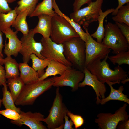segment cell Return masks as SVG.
Instances as JSON below:
<instances>
[{
	"instance_id": "obj_1",
	"label": "cell",
	"mask_w": 129,
	"mask_h": 129,
	"mask_svg": "<svg viewBox=\"0 0 129 129\" xmlns=\"http://www.w3.org/2000/svg\"><path fill=\"white\" fill-rule=\"evenodd\" d=\"M108 56L102 61L100 59L95 60L86 67L103 83H105L106 81L120 83L121 81L128 77L127 72L118 65L115 67L114 70L111 69L107 61Z\"/></svg>"
},
{
	"instance_id": "obj_2",
	"label": "cell",
	"mask_w": 129,
	"mask_h": 129,
	"mask_svg": "<svg viewBox=\"0 0 129 129\" xmlns=\"http://www.w3.org/2000/svg\"><path fill=\"white\" fill-rule=\"evenodd\" d=\"M54 82L52 77L25 84L15 104L17 106L32 105L38 97L51 87Z\"/></svg>"
},
{
	"instance_id": "obj_3",
	"label": "cell",
	"mask_w": 129,
	"mask_h": 129,
	"mask_svg": "<svg viewBox=\"0 0 129 129\" xmlns=\"http://www.w3.org/2000/svg\"><path fill=\"white\" fill-rule=\"evenodd\" d=\"M63 53L73 67L82 71L86 59L85 42L79 36L73 37L63 44Z\"/></svg>"
},
{
	"instance_id": "obj_4",
	"label": "cell",
	"mask_w": 129,
	"mask_h": 129,
	"mask_svg": "<svg viewBox=\"0 0 129 129\" xmlns=\"http://www.w3.org/2000/svg\"><path fill=\"white\" fill-rule=\"evenodd\" d=\"M105 35L102 43L115 54L129 50V44L116 24L108 22L105 25Z\"/></svg>"
},
{
	"instance_id": "obj_5",
	"label": "cell",
	"mask_w": 129,
	"mask_h": 129,
	"mask_svg": "<svg viewBox=\"0 0 129 129\" xmlns=\"http://www.w3.org/2000/svg\"><path fill=\"white\" fill-rule=\"evenodd\" d=\"M79 36L75 29L64 17L57 14L52 17L50 37L57 44H62L74 37Z\"/></svg>"
},
{
	"instance_id": "obj_6",
	"label": "cell",
	"mask_w": 129,
	"mask_h": 129,
	"mask_svg": "<svg viewBox=\"0 0 129 129\" xmlns=\"http://www.w3.org/2000/svg\"><path fill=\"white\" fill-rule=\"evenodd\" d=\"M104 0L91 1L86 7L74 11L70 14V18L84 29L87 28L91 23L97 21Z\"/></svg>"
},
{
	"instance_id": "obj_7",
	"label": "cell",
	"mask_w": 129,
	"mask_h": 129,
	"mask_svg": "<svg viewBox=\"0 0 129 129\" xmlns=\"http://www.w3.org/2000/svg\"><path fill=\"white\" fill-rule=\"evenodd\" d=\"M55 97L49 114L43 121L47 124L48 129H56L64 124V117L68 110L63 102L59 87H57Z\"/></svg>"
},
{
	"instance_id": "obj_8",
	"label": "cell",
	"mask_w": 129,
	"mask_h": 129,
	"mask_svg": "<svg viewBox=\"0 0 129 129\" xmlns=\"http://www.w3.org/2000/svg\"><path fill=\"white\" fill-rule=\"evenodd\" d=\"M127 106V103H125L113 114L100 113L97 115V118L95 119V122L100 129H116L120 122L129 119V115L126 111Z\"/></svg>"
},
{
	"instance_id": "obj_9",
	"label": "cell",
	"mask_w": 129,
	"mask_h": 129,
	"mask_svg": "<svg viewBox=\"0 0 129 129\" xmlns=\"http://www.w3.org/2000/svg\"><path fill=\"white\" fill-rule=\"evenodd\" d=\"M84 29L87 35L85 42V67L95 60L104 59L108 56L110 50L102 42L99 43L94 40L89 33L87 28Z\"/></svg>"
},
{
	"instance_id": "obj_10",
	"label": "cell",
	"mask_w": 129,
	"mask_h": 129,
	"mask_svg": "<svg viewBox=\"0 0 129 129\" xmlns=\"http://www.w3.org/2000/svg\"><path fill=\"white\" fill-rule=\"evenodd\" d=\"M40 42L43 46L41 54L45 59L53 60L69 67H73L72 64L67 60L64 55L63 44L56 43L50 38H45L43 37Z\"/></svg>"
},
{
	"instance_id": "obj_11",
	"label": "cell",
	"mask_w": 129,
	"mask_h": 129,
	"mask_svg": "<svg viewBox=\"0 0 129 129\" xmlns=\"http://www.w3.org/2000/svg\"><path fill=\"white\" fill-rule=\"evenodd\" d=\"M84 74L82 71L73 67L66 70L59 76L53 77L54 82L53 86L56 87L69 86L72 92L78 90L79 83L83 81Z\"/></svg>"
},
{
	"instance_id": "obj_12",
	"label": "cell",
	"mask_w": 129,
	"mask_h": 129,
	"mask_svg": "<svg viewBox=\"0 0 129 129\" xmlns=\"http://www.w3.org/2000/svg\"><path fill=\"white\" fill-rule=\"evenodd\" d=\"M35 34L33 29H31L27 34L23 35L21 39V47L19 53L23 56V62L28 63L30 56L33 54L40 58L45 59L41 54L43 48L41 43L36 41L34 39Z\"/></svg>"
},
{
	"instance_id": "obj_13",
	"label": "cell",
	"mask_w": 129,
	"mask_h": 129,
	"mask_svg": "<svg viewBox=\"0 0 129 129\" xmlns=\"http://www.w3.org/2000/svg\"><path fill=\"white\" fill-rule=\"evenodd\" d=\"M20 118L16 120H11V122L19 126L25 125L31 129H47L42 123L44 118V115L39 112L32 113L21 111Z\"/></svg>"
},
{
	"instance_id": "obj_14",
	"label": "cell",
	"mask_w": 129,
	"mask_h": 129,
	"mask_svg": "<svg viewBox=\"0 0 129 129\" xmlns=\"http://www.w3.org/2000/svg\"><path fill=\"white\" fill-rule=\"evenodd\" d=\"M83 72L84 74V78L83 81L79 83V87H83L86 86H91L96 94V103L99 105L101 99L105 97L106 88L105 83L99 81L96 76L91 73L86 67H84Z\"/></svg>"
},
{
	"instance_id": "obj_15",
	"label": "cell",
	"mask_w": 129,
	"mask_h": 129,
	"mask_svg": "<svg viewBox=\"0 0 129 129\" xmlns=\"http://www.w3.org/2000/svg\"><path fill=\"white\" fill-rule=\"evenodd\" d=\"M8 40L6 43L4 49V54L7 56H13L16 57L18 55L21 47V42L18 38L16 30L14 31L10 28L2 31Z\"/></svg>"
},
{
	"instance_id": "obj_16",
	"label": "cell",
	"mask_w": 129,
	"mask_h": 129,
	"mask_svg": "<svg viewBox=\"0 0 129 129\" xmlns=\"http://www.w3.org/2000/svg\"><path fill=\"white\" fill-rule=\"evenodd\" d=\"M105 83H107L110 88V92L108 96L104 98L101 99L100 104L101 105L105 104L108 101L112 100H118L123 102L129 104V99L127 95L123 93L124 88L123 86H121L118 89H114L112 85L116 84H119L120 83L118 82H113L106 81Z\"/></svg>"
},
{
	"instance_id": "obj_17",
	"label": "cell",
	"mask_w": 129,
	"mask_h": 129,
	"mask_svg": "<svg viewBox=\"0 0 129 129\" xmlns=\"http://www.w3.org/2000/svg\"><path fill=\"white\" fill-rule=\"evenodd\" d=\"M38 23L33 29L35 34L39 33L45 38H50L52 17L46 15H41L38 16Z\"/></svg>"
},
{
	"instance_id": "obj_18",
	"label": "cell",
	"mask_w": 129,
	"mask_h": 129,
	"mask_svg": "<svg viewBox=\"0 0 129 129\" xmlns=\"http://www.w3.org/2000/svg\"><path fill=\"white\" fill-rule=\"evenodd\" d=\"M20 76L25 84H29L38 80L39 77L37 71L28 63L23 62L19 63Z\"/></svg>"
},
{
	"instance_id": "obj_19",
	"label": "cell",
	"mask_w": 129,
	"mask_h": 129,
	"mask_svg": "<svg viewBox=\"0 0 129 129\" xmlns=\"http://www.w3.org/2000/svg\"><path fill=\"white\" fill-rule=\"evenodd\" d=\"M44 74L38 79L39 81H42L51 76H55L56 75H61L70 67L64 64L55 61L51 60L47 66Z\"/></svg>"
},
{
	"instance_id": "obj_20",
	"label": "cell",
	"mask_w": 129,
	"mask_h": 129,
	"mask_svg": "<svg viewBox=\"0 0 129 129\" xmlns=\"http://www.w3.org/2000/svg\"><path fill=\"white\" fill-rule=\"evenodd\" d=\"M3 64L5 66L6 79L15 78L20 76L19 63L11 56H7L4 59Z\"/></svg>"
},
{
	"instance_id": "obj_21",
	"label": "cell",
	"mask_w": 129,
	"mask_h": 129,
	"mask_svg": "<svg viewBox=\"0 0 129 129\" xmlns=\"http://www.w3.org/2000/svg\"><path fill=\"white\" fill-rule=\"evenodd\" d=\"M53 0H43L37 5L30 17L38 16L41 15H46L52 17L57 14L53 10Z\"/></svg>"
},
{
	"instance_id": "obj_22",
	"label": "cell",
	"mask_w": 129,
	"mask_h": 129,
	"mask_svg": "<svg viewBox=\"0 0 129 129\" xmlns=\"http://www.w3.org/2000/svg\"><path fill=\"white\" fill-rule=\"evenodd\" d=\"M113 8L110 9L103 12L102 9L99 11V15L97 19L99 25L97 30L94 33L90 35L93 38H96L97 42L101 43L105 35V28L103 26L104 21L105 17L114 11Z\"/></svg>"
},
{
	"instance_id": "obj_23",
	"label": "cell",
	"mask_w": 129,
	"mask_h": 129,
	"mask_svg": "<svg viewBox=\"0 0 129 129\" xmlns=\"http://www.w3.org/2000/svg\"><path fill=\"white\" fill-rule=\"evenodd\" d=\"M28 12L25 10L18 14L12 25L17 31L21 32L25 35L29 32V27L26 21V18L28 16Z\"/></svg>"
},
{
	"instance_id": "obj_24",
	"label": "cell",
	"mask_w": 129,
	"mask_h": 129,
	"mask_svg": "<svg viewBox=\"0 0 129 129\" xmlns=\"http://www.w3.org/2000/svg\"><path fill=\"white\" fill-rule=\"evenodd\" d=\"M7 84L15 102L21 92L25 84L20 76L7 79Z\"/></svg>"
},
{
	"instance_id": "obj_25",
	"label": "cell",
	"mask_w": 129,
	"mask_h": 129,
	"mask_svg": "<svg viewBox=\"0 0 129 129\" xmlns=\"http://www.w3.org/2000/svg\"><path fill=\"white\" fill-rule=\"evenodd\" d=\"M52 4L55 12L65 18L75 29L81 38L85 42L87 40L86 34L82 29L80 25L61 12L55 0H53Z\"/></svg>"
},
{
	"instance_id": "obj_26",
	"label": "cell",
	"mask_w": 129,
	"mask_h": 129,
	"mask_svg": "<svg viewBox=\"0 0 129 129\" xmlns=\"http://www.w3.org/2000/svg\"><path fill=\"white\" fill-rule=\"evenodd\" d=\"M17 15L15 8L7 13L0 14V29L1 31L10 28Z\"/></svg>"
},
{
	"instance_id": "obj_27",
	"label": "cell",
	"mask_w": 129,
	"mask_h": 129,
	"mask_svg": "<svg viewBox=\"0 0 129 129\" xmlns=\"http://www.w3.org/2000/svg\"><path fill=\"white\" fill-rule=\"evenodd\" d=\"M30 59L32 61V67L37 72L39 78L44 73V69L48 66L50 60L40 58L34 54L31 55Z\"/></svg>"
},
{
	"instance_id": "obj_28",
	"label": "cell",
	"mask_w": 129,
	"mask_h": 129,
	"mask_svg": "<svg viewBox=\"0 0 129 129\" xmlns=\"http://www.w3.org/2000/svg\"><path fill=\"white\" fill-rule=\"evenodd\" d=\"M7 84L3 85L2 89L3 98L2 103L5 109L14 110L19 113L21 111L20 108L16 107L15 101L10 92L8 90Z\"/></svg>"
},
{
	"instance_id": "obj_29",
	"label": "cell",
	"mask_w": 129,
	"mask_h": 129,
	"mask_svg": "<svg viewBox=\"0 0 129 129\" xmlns=\"http://www.w3.org/2000/svg\"><path fill=\"white\" fill-rule=\"evenodd\" d=\"M39 0H20L17 2L18 5L15 8L18 14L25 10L28 12V16L32 14Z\"/></svg>"
},
{
	"instance_id": "obj_30",
	"label": "cell",
	"mask_w": 129,
	"mask_h": 129,
	"mask_svg": "<svg viewBox=\"0 0 129 129\" xmlns=\"http://www.w3.org/2000/svg\"><path fill=\"white\" fill-rule=\"evenodd\" d=\"M112 19L115 22L124 23L129 26V3L121 7Z\"/></svg>"
},
{
	"instance_id": "obj_31",
	"label": "cell",
	"mask_w": 129,
	"mask_h": 129,
	"mask_svg": "<svg viewBox=\"0 0 129 129\" xmlns=\"http://www.w3.org/2000/svg\"><path fill=\"white\" fill-rule=\"evenodd\" d=\"M108 58L114 65L120 66L124 64L129 65V50L120 52L114 55L109 56Z\"/></svg>"
},
{
	"instance_id": "obj_32",
	"label": "cell",
	"mask_w": 129,
	"mask_h": 129,
	"mask_svg": "<svg viewBox=\"0 0 129 129\" xmlns=\"http://www.w3.org/2000/svg\"><path fill=\"white\" fill-rule=\"evenodd\" d=\"M67 115L70 118L75 129H78L84 124V120L81 115L74 114L68 110L67 111Z\"/></svg>"
},
{
	"instance_id": "obj_33",
	"label": "cell",
	"mask_w": 129,
	"mask_h": 129,
	"mask_svg": "<svg viewBox=\"0 0 129 129\" xmlns=\"http://www.w3.org/2000/svg\"><path fill=\"white\" fill-rule=\"evenodd\" d=\"M0 114L12 120H16L20 118V114L15 110L10 109H5L0 110Z\"/></svg>"
},
{
	"instance_id": "obj_34",
	"label": "cell",
	"mask_w": 129,
	"mask_h": 129,
	"mask_svg": "<svg viewBox=\"0 0 129 129\" xmlns=\"http://www.w3.org/2000/svg\"><path fill=\"white\" fill-rule=\"evenodd\" d=\"M124 36L129 44V26L123 23L115 22Z\"/></svg>"
},
{
	"instance_id": "obj_35",
	"label": "cell",
	"mask_w": 129,
	"mask_h": 129,
	"mask_svg": "<svg viewBox=\"0 0 129 129\" xmlns=\"http://www.w3.org/2000/svg\"><path fill=\"white\" fill-rule=\"evenodd\" d=\"M92 0H74L73 4V11H77L85 4H88Z\"/></svg>"
},
{
	"instance_id": "obj_36",
	"label": "cell",
	"mask_w": 129,
	"mask_h": 129,
	"mask_svg": "<svg viewBox=\"0 0 129 129\" xmlns=\"http://www.w3.org/2000/svg\"><path fill=\"white\" fill-rule=\"evenodd\" d=\"M11 10L5 0H0V14L7 13Z\"/></svg>"
},
{
	"instance_id": "obj_37",
	"label": "cell",
	"mask_w": 129,
	"mask_h": 129,
	"mask_svg": "<svg viewBox=\"0 0 129 129\" xmlns=\"http://www.w3.org/2000/svg\"><path fill=\"white\" fill-rule=\"evenodd\" d=\"M2 65L0 64V85L1 86L7 84L5 71Z\"/></svg>"
},
{
	"instance_id": "obj_38",
	"label": "cell",
	"mask_w": 129,
	"mask_h": 129,
	"mask_svg": "<svg viewBox=\"0 0 129 129\" xmlns=\"http://www.w3.org/2000/svg\"><path fill=\"white\" fill-rule=\"evenodd\" d=\"M65 123H64V129H74L73 126V124L71 119L69 120L68 116L66 114L64 117Z\"/></svg>"
},
{
	"instance_id": "obj_39",
	"label": "cell",
	"mask_w": 129,
	"mask_h": 129,
	"mask_svg": "<svg viewBox=\"0 0 129 129\" xmlns=\"http://www.w3.org/2000/svg\"><path fill=\"white\" fill-rule=\"evenodd\" d=\"M116 129H129V119L120 122L118 124Z\"/></svg>"
},
{
	"instance_id": "obj_40",
	"label": "cell",
	"mask_w": 129,
	"mask_h": 129,
	"mask_svg": "<svg viewBox=\"0 0 129 129\" xmlns=\"http://www.w3.org/2000/svg\"><path fill=\"white\" fill-rule=\"evenodd\" d=\"M118 5L117 7L114 9V11L112 13V15H115L119 10L122 6L124 4L129 2V0H118Z\"/></svg>"
},
{
	"instance_id": "obj_41",
	"label": "cell",
	"mask_w": 129,
	"mask_h": 129,
	"mask_svg": "<svg viewBox=\"0 0 129 129\" xmlns=\"http://www.w3.org/2000/svg\"><path fill=\"white\" fill-rule=\"evenodd\" d=\"M2 32L0 29V53L3 56L2 54V49L4 46L3 44V40L2 38ZM4 57V56H3Z\"/></svg>"
},
{
	"instance_id": "obj_42",
	"label": "cell",
	"mask_w": 129,
	"mask_h": 129,
	"mask_svg": "<svg viewBox=\"0 0 129 129\" xmlns=\"http://www.w3.org/2000/svg\"><path fill=\"white\" fill-rule=\"evenodd\" d=\"M4 57L2 56L0 53V64L1 65L3 64L4 59L3 58Z\"/></svg>"
},
{
	"instance_id": "obj_43",
	"label": "cell",
	"mask_w": 129,
	"mask_h": 129,
	"mask_svg": "<svg viewBox=\"0 0 129 129\" xmlns=\"http://www.w3.org/2000/svg\"><path fill=\"white\" fill-rule=\"evenodd\" d=\"M129 79L128 77L124 80L121 81L120 82L123 84H125L126 82H129Z\"/></svg>"
},
{
	"instance_id": "obj_44",
	"label": "cell",
	"mask_w": 129,
	"mask_h": 129,
	"mask_svg": "<svg viewBox=\"0 0 129 129\" xmlns=\"http://www.w3.org/2000/svg\"><path fill=\"white\" fill-rule=\"evenodd\" d=\"M8 3H12L15 1L16 0H5Z\"/></svg>"
},
{
	"instance_id": "obj_45",
	"label": "cell",
	"mask_w": 129,
	"mask_h": 129,
	"mask_svg": "<svg viewBox=\"0 0 129 129\" xmlns=\"http://www.w3.org/2000/svg\"><path fill=\"white\" fill-rule=\"evenodd\" d=\"M2 103V99H0V108H1V103ZM1 116L0 115V117Z\"/></svg>"
}]
</instances>
